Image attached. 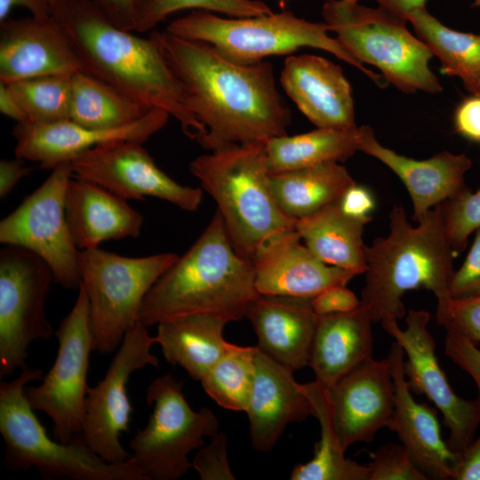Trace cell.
Masks as SVG:
<instances>
[{
  "instance_id": "74e56055",
  "label": "cell",
  "mask_w": 480,
  "mask_h": 480,
  "mask_svg": "<svg viewBox=\"0 0 480 480\" xmlns=\"http://www.w3.org/2000/svg\"><path fill=\"white\" fill-rule=\"evenodd\" d=\"M445 235L454 255L462 252L468 236L480 227V190L468 188L440 204Z\"/></svg>"
},
{
  "instance_id": "60d3db41",
  "label": "cell",
  "mask_w": 480,
  "mask_h": 480,
  "mask_svg": "<svg viewBox=\"0 0 480 480\" xmlns=\"http://www.w3.org/2000/svg\"><path fill=\"white\" fill-rule=\"evenodd\" d=\"M228 440L225 434L216 433L211 442L201 446L191 461V467L202 480H234L235 476L228 464L227 452Z\"/></svg>"
},
{
  "instance_id": "836d02e7",
  "label": "cell",
  "mask_w": 480,
  "mask_h": 480,
  "mask_svg": "<svg viewBox=\"0 0 480 480\" xmlns=\"http://www.w3.org/2000/svg\"><path fill=\"white\" fill-rule=\"evenodd\" d=\"M70 81V120L79 125L98 130L120 128L153 109L84 71L73 73Z\"/></svg>"
},
{
  "instance_id": "ee69618b",
  "label": "cell",
  "mask_w": 480,
  "mask_h": 480,
  "mask_svg": "<svg viewBox=\"0 0 480 480\" xmlns=\"http://www.w3.org/2000/svg\"><path fill=\"white\" fill-rule=\"evenodd\" d=\"M311 304L318 316H324L352 311L359 306L360 300L346 285H335L312 298Z\"/></svg>"
},
{
  "instance_id": "6da1fadb",
  "label": "cell",
  "mask_w": 480,
  "mask_h": 480,
  "mask_svg": "<svg viewBox=\"0 0 480 480\" xmlns=\"http://www.w3.org/2000/svg\"><path fill=\"white\" fill-rule=\"evenodd\" d=\"M164 60L183 86L188 107L207 132L196 141L218 151L287 135L290 108L280 95L273 66L239 65L211 44L156 31Z\"/></svg>"
},
{
  "instance_id": "b9f144b4",
  "label": "cell",
  "mask_w": 480,
  "mask_h": 480,
  "mask_svg": "<svg viewBox=\"0 0 480 480\" xmlns=\"http://www.w3.org/2000/svg\"><path fill=\"white\" fill-rule=\"evenodd\" d=\"M464 262L454 271L450 293L453 298H465L480 294V227Z\"/></svg>"
},
{
  "instance_id": "8d00e7d4",
  "label": "cell",
  "mask_w": 480,
  "mask_h": 480,
  "mask_svg": "<svg viewBox=\"0 0 480 480\" xmlns=\"http://www.w3.org/2000/svg\"><path fill=\"white\" fill-rule=\"evenodd\" d=\"M185 9L216 12L233 18L272 13L260 0H141L138 6L135 31L151 30L170 14Z\"/></svg>"
},
{
  "instance_id": "c3c4849f",
  "label": "cell",
  "mask_w": 480,
  "mask_h": 480,
  "mask_svg": "<svg viewBox=\"0 0 480 480\" xmlns=\"http://www.w3.org/2000/svg\"><path fill=\"white\" fill-rule=\"evenodd\" d=\"M452 480H480V436L460 453Z\"/></svg>"
},
{
  "instance_id": "ba28073f",
  "label": "cell",
  "mask_w": 480,
  "mask_h": 480,
  "mask_svg": "<svg viewBox=\"0 0 480 480\" xmlns=\"http://www.w3.org/2000/svg\"><path fill=\"white\" fill-rule=\"evenodd\" d=\"M356 0H326L322 15L336 39L356 60L378 68L388 83L406 93L440 92L430 70L428 46L406 27V20L378 6Z\"/></svg>"
},
{
  "instance_id": "3957f363",
  "label": "cell",
  "mask_w": 480,
  "mask_h": 480,
  "mask_svg": "<svg viewBox=\"0 0 480 480\" xmlns=\"http://www.w3.org/2000/svg\"><path fill=\"white\" fill-rule=\"evenodd\" d=\"M258 295L253 264L236 252L217 210L192 246L148 292L139 322L150 327L193 314L240 321Z\"/></svg>"
},
{
  "instance_id": "e0dca14e",
  "label": "cell",
  "mask_w": 480,
  "mask_h": 480,
  "mask_svg": "<svg viewBox=\"0 0 480 480\" xmlns=\"http://www.w3.org/2000/svg\"><path fill=\"white\" fill-rule=\"evenodd\" d=\"M335 429L344 451L371 443L388 428L395 409V385L388 358L364 360L328 388Z\"/></svg>"
},
{
  "instance_id": "44dd1931",
  "label": "cell",
  "mask_w": 480,
  "mask_h": 480,
  "mask_svg": "<svg viewBox=\"0 0 480 480\" xmlns=\"http://www.w3.org/2000/svg\"><path fill=\"white\" fill-rule=\"evenodd\" d=\"M387 358L395 385V409L388 428L396 433L428 479L452 480L460 454L442 438L436 409L413 398L404 372V351L396 340Z\"/></svg>"
},
{
  "instance_id": "8fae6325",
  "label": "cell",
  "mask_w": 480,
  "mask_h": 480,
  "mask_svg": "<svg viewBox=\"0 0 480 480\" xmlns=\"http://www.w3.org/2000/svg\"><path fill=\"white\" fill-rule=\"evenodd\" d=\"M54 281L48 263L18 245L0 251V378L26 364L28 346L49 340L52 328L46 300Z\"/></svg>"
},
{
  "instance_id": "4316f807",
  "label": "cell",
  "mask_w": 480,
  "mask_h": 480,
  "mask_svg": "<svg viewBox=\"0 0 480 480\" xmlns=\"http://www.w3.org/2000/svg\"><path fill=\"white\" fill-rule=\"evenodd\" d=\"M372 319L361 305L349 312L318 316L308 366L327 388L372 357Z\"/></svg>"
},
{
  "instance_id": "8992f818",
  "label": "cell",
  "mask_w": 480,
  "mask_h": 480,
  "mask_svg": "<svg viewBox=\"0 0 480 480\" xmlns=\"http://www.w3.org/2000/svg\"><path fill=\"white\" fill-rule=\"evenodd\" d=\"M42 379L41 369L25 365L17 378L0 384V433L8 469L35 467L44 479L52 480H147L131 458L109 463L84 437L70 443L51 439L24 393L28 382Z\"/></svg>"
},
{
  "instance_id": "1f68e13d",
  "label": "cell",
  "mask_w": 480,
  "mask_h": 480,
  "mask_svg": "<svg viewBox=\"0 0 480 480\" xmlns=\"http://www.w3.org/2000/svg\"><path fill=\"white\" fill-rule=\"evenodd\" d=\"M359 127L352 130L317 128L267 140L269 174L299 170L326 162H344L358 151Z\"/></svg>"
},
{
  "instance_id": "2e32d148",
  "label": "cell",
  "mask_w": 480,
  "mask_h": 480,
  "mask_svg": "<svg viewBox=\"0 0 480 480\" xmlns=\"http://www.w3.org/2000/svg\"><path fill=\"white\" fill-rule=\"evenodd\" d=\"M142 144L126 140L99 144L71 160L73 177L97 183L127 201L153 196L187 212L196 211L203 189L171 179Z\"/></svg>"
},
{
  "instance_id": "603a6c76",
  "label": "cell",
  "mask_w": 480,
  "mask_h": 480,
  "mask_svg": "<svg viewBox=\"0 0 480 480\" xmlns=\"http://www.w3.org/2000/svg\"><path fill=\"white\" fill-rule=\"evenodd\" d=\"M292 372L257 347L254 379L245 411L252 447L257 451L270 452L289 423L303 421L314 414L310 400Z\"/></svg>"
},
{
  "instance_id": "ffe728a7",
  "label": "cell",
  "mask_w": 480,
  "mask_h": 480,
  "mask_svg": "<svg viewBox=\"0 0 480 480\" xmlns=\"http://www.w3.org/2000/svg\"><path fill=\"white\" fill-rule=\"evenodd\" d=\"M255 287L260 294L312 299L335 285H347L352 271L328 265L290 230L265 242L252 259Z\"/></svg>"
},
{
  "instance_id": "f546056e",
  "label": "cell",
  "mask_w": 480,
  "mask_h": 480,
  "mask_svg": "<svg viewBox=\"0 0 480 480\" xmlns=\"http://www.w3.org/2000/svg\"><path fill=\"white\" fill-rule=\"evenodd\" d=\"M269 184L282 211L297 220L339 201L356 181L345 166L326 162L269 174Z\"/></svg>"
},
{
  "instance_id": "9a60e30c",
  "label": "cell",
  "mask_w": 480,
  "mask_h": 480,
  "mask_svg": "<svg viewBox=\"0 0 480 480\" xmlns=\"http://www.w3.org/2000/svg\"><path fill=\"white\" fill-rule=\"evenodd\" d=\"M429 320L428 311L409 310L404 330L396 319L384 320L381 324L404 351V372L411 391L425 395L442 412L450 430L447 444L460 454L474 440L480 424V406L476 400L458 396L451 388L436 358V342L428 329Z\"/></svg>"
},
{
  "instance_id": "4fadbf2b",
  "label": "cell",
  "mask_w": 480,
  "mask_h": 480,
  "mask_svg": "<svg viewBox=\"0 0 480 480\" xmlns=\"http://www.w3.org/2000/svg\"><path fill=\"white\" fill-rule=\"evenodd\" d=\"M72 177L71 161L55 166L44 183L0 221V243L36 253L50 266L54 282L67 289H78L80 250L71 236L65 211Z\"/></svg>"
},
{
  "instance_id": "277c9868",
  "label": "cell",
  "mask_w": 480,
  "mask_h": 480,
  "mask_svg": "<svg viewBox=\"0 0 480 480\" xmlns=\"http://www.w3.org/2000/svg\"><path fill=\"white\" fill-rule=\"evenodd\" d=\"M417 223L412 226L404 209L394 205L388 235L365 247L367 269L360 304L372 322L403 319L406 310L402 298L412 290L433 292L437 308L452 298L455 255L446 238L440 204Z\"/></svg>"
},
{
  "instance_id": "7402d4cb",
  "label": "cell",
  "mask_w": 480,
  "mask_h": 480,
  "mask_svg": "<svg viewBox=\"0 0 480 480\" xmlns=\"http://www.w3.org/2000/svg\"><path fill=\"white\" fill-rule=\"evenodd\" d=\"M280 82L287 95L317 128H356L351 87L340 66L316 55L289 56Z\"/></svg>"
},
{
  "instance_id": "ab89813d",
  "label": "cell",
  "mask_w": 480,
  "mask_h": 480,
  "mask_svg": "<svg viewBox=\"0 0 480 480\" xmlns=\"http://www.w3.org/2000/svg\"><path fill=\"white\" fill-rule=\"evenodd\" d=\"M436 320L446 331H453L480 344V294L452 297L445 306L437 308Z\"/></svg>"
},
{
  "instance_id": "681fc988",
  "label": "cell",
  "mask_w": 480,
  "mask_h": 480,
  "mask_svg": "<svg viewBox=\"0 0 480 480\" xmlns=\"http://www.w3.org/2000/svg\"><path fill=\"white\" fill-rule=\"evenodd\" d=\"M24 160L3 159L0 162V197L5 198L14 188L17 183L25 176L28 175L34 167L26 166Z\"/></svg>"
},
{
  "instance_id": "db71d44e",
  "label": "cell",
  "mask_w": 480,
  "mask_h": 480,
  "mask_svg": "<svg viewBox=\"0 0 480 480\" xmlns=\"http://www.w3.org/2000/svg\"><path fill=\"white\" fill-rule=\"evenodd\" d=\"M473 6H476V7L480 6V0H475L473 3Z\"/></svg>"
},
{
  "instance_id": "f5cc1de1",
  "label": "cell",
  "mask_w": 480,
  "mask_h": 480,
  "mask_svg": "<svg viewBox=\"0 0 480 480\" xmlns=\"http://www.w3.org/2000/svg\"><path fill=\"white\" fill-rule=\"evenodd\" d=\"M359 1V0H356ZM379 6L406 20L415 10L425 7L427 0H375ZM407 21V20H406Z\"/></svg>"
},
{
  "instance_id": "5bb4252c",
  "label": "cell",
  "mask_w": 480,
  "mask_h": 480,
  "mask_svg": "<svg viewBox=\"0 0 480 480\" xmlns=\"http://www.w3.org/2000/svg\"><path fill=\"white\" fill-rule=\"evenodd\" d=\"M154 343L155 337L138 321L126 332L105 377L87 388L83 437L93 452L109 463H122L131 456L120 443L132 412L127 384L134 372L158 365L157 357L150 352Z\"/></svg>"
},
{
  "instance_id": "7c38bea8",
  "label": "cell",
  "mask_w": 480,
  "mask_h": 480,
  "mask_svg": "<svg viewBox=\"0 0 480 480\" xmlns=\"http://www.w3.org/2000/svg\"><path fill=\"white\" fill-rule=\"evenodd\" d=\"M54 334L59 348L53 365L39 386L26 387L24 393L34 410L50 417L54 438L70 443L83 437L86 378L93 350L89 300L82 283L72 309Z\"/></svg>"
},
{
  "instance_id": "d4e9b609",
  "label": "cell",
  "mask_w": 480,
  "mask_h": 480,
  "mask_svg": "<svg viewBox=\"0 0 480 480\" xmlns=\"http://www.w3.org/2000/svg\"><path fill=\"white\" fill-rule=\"evenodd\" d=\"M245 317L258 338V348L292 372L308 365L318 319L311 299L260 294L249 305Z\"/></svg>"
},
{
  "instance_id": "4dcf8cb0",
  "label": "cell",
  "mask_w": 480,
  "mask_h": 480,
  "mask_svg": "<svg viewBox=\"0 0 480 480\" xmlns=\"http://www.w3.org/2000/svg\"><path fill=\"white\" fill-rule=\"evenodd\" d=\"M310 400L314 414L320 424V440L315 445L312 460L297 464L292 480H370L369 466L361 465L345 457L339 440L328 395V388L317 380L300 384Z\"/></svg>"
},
{
  "instance_id": "5b68a950",
  "label": "cell",
  "mask_w": 480,
  "mask_h": 480,
  "mask_svg": "<svg viewBox=\"0 0 480 480\" xmlns=\"http://www.w3.org/2000/svg\"><path fill=\"white\" fill-rule=\"evenodd\" d=\"M266 142L234 144L199 156L188 165L216 202L234 250L251 261L265 242L295 225L272 193Z\"/></svg>"
},
{
  "instance_id": "7a4b0ae2",
  "label": "cell",
  "mask_w": 480,
  "mask_h": 480,
  "mask_svg": "<svg viewBox=\"0 0 480 480\" xmlns=\"http://www.w3.org/2000/svg\"><path fill=\"white\" fill-rule=\"evenodd\" d=\"M52 16L72 43L83 71L140 103L165 110L192 140L207 132L188 108L156 31L143 38L121 29L91 0H52Z\"/></svg>"
},
{
  "instance_id": "9c48e42d",
  "label": "cell",
  "mask_w": 480,
  "mask_h": 480,
  "mask_svg": "<svg viewBox=\"0 0 480 480\" xmlns=\"http://www.w3.org/2000/svg\"><path fill=\"white\" fill-rule=\"evenodd\" d=\"M179 255L126 257L102 249L79 252V268L90 307L92 349L113 352L139 321L141 302Z\"/></svg>"
},
{
  "instance_id": "30bf717a",
  "label": "cell",
  "mask_w": 480,
  "mask_h": 480,
  "mask_svg": "<svg viewBox=\"0 0 480 480\" xmlns=\"http://www.w3.org/2000/svg\"><path fill=\"white\" fill-rule=\"evenodd\" d=\"M146 401L152 413L131 439L130 458L147 480H176L192 468L188 454L204 444L205 436L219 432L218 419L209 408L194 411L185 398L183 382L172 374L150 382Z\"/></svg>"
},
{
  "instance_id": "f907efd6",
  "label": "cell",
  "mask_w": 480,
  "mask_h": 480,
  "mask_svg": "<svg viewBox=\"0 0 480 480\" xmlns=\"http://www.w3.org/2000/svg\"><path fill=\"white\" fill-rule=\"evenodd\" d=\"M52 0H0V22L8 19L14 6L26 7L35 17L52 15Z\"/></svg>"
},
{
  "instance_id": "f35d334b",
  "label": "cell",
  "mask_w": 480,
  "mask_h": 480,
  "mask_svg": "<svg viewBox=\"0 0 480 480\" xmlns=\"http://www.w3.org/2000/svg\"><path fill=\"white\" fill-rule=\"evenodd\" d=\"M370 459V480H428L403 444L380 446Z\"/></svg>"
},
{
  "instance_id": "83f0119b",
  "label": "cell",
  "mask_w": 480,
  "mask_h": 480,
  "mask_svg": "<svg viewBox=\"0 0 480 480\" xmlns=\"http://www.w3.org/2000/svg\"><path fill=\"white\" fill-rule=\"evenodd\" d=\"M227 324L209 314L183 316L159 323L155 341L169 364L200 381L233 345L223 337Z\"/></svg>"
},
{
  "instance_id": "d590c367",
  "label": "cell",
  "mask_w": 480,
  "mask_h": 480,
  "mask_svg": "<svg viewBox=\"0 0 480 480\" xmlns=\"http://www.w3.org/2000/svg\"><path fill=\"white\" fill-rule=\"evenodd\" d=\"M70 79L71 75H49L7 86L26 116L25 123L50 124L70 120Z\"/></svg>"
},
{
  "instance_id": "484cf974",
  "label": "cell",
  "mask_w": 480,
  "mask_h": 480,
  "mask_svg": "<svg viewBox=\"0 0 480 480\" xmlns=\"http://www.w3.org/2000/svg\"><path fill=\"white\" fill-rule=\"evenodd\" d=\"M65 211L71 236L80 251L98 248L108 240L137 237L144 221L127 200L76 177L67 188Z\"/></svg>"
},
{
  "instance_id": "52a82bcc",
  "label": "cell",
  "mask_w": 480,
  "mask_h": 480,
  "mask_svg": "<svg viewBox=\"0 0 480 480\" xmlns=\"http://www.w3.org/2000/svg\"><path fill=\"white\" fill-rule=\"evenodd\" d=\"M166 30L183 39L205 42L226 60L239 65L255 64L265 57L292 53L302 47L321 49L358 68L378 86L388 84L331 37L326 23L311 22L290 12L220 18L211 12L196 10L172 20Z\"/></svg>"
},
{
  "instance_id": "7dc6e473",
  "label": "cell",
  "mask_w": 480,
  "mask_h": 480,
  "mask_svg": "<svg viewBox=\"0 0 480 480\" xmlns=\"http://www.w3.org/2000/svg\"><path fill=\"white\" fill-rule=\"evenodd\" d=\"M340 204L347 214L360 219L371 218L370 213L375 206L370 191L356 183L346 190Z\"/></svg>"
},
{
  "instance_id": "d6986e66",
  "label": "cell",
  "mask_w": 480,
  "mask_h": 480,
  "mask_svg": "<svg viewBox=\"0 0 480 480\" xmlns=\"http://www.w3.org/2000/svg\"><path fill=\"white\" fill-rule=\"evenodd\" d=\"M170 116L165 110L156 108L133 124L106 130L87 128L71 120L17 123L12 132L16 142L14 152L17 158L36 162L41 168L52 170L104 142L126 140L144 143L166 124Z\"/></svg>"
},
{
  "instance_id": "d6a6232c",
  "label": "cell",
  "mask_w": 480,
  "mask_h": 480,
  "mask_svg": "<svg viewBox=\"0 0 480 480\" xmlns=\"http://www.w3.org/2000/svg\"><path fill=\"white\" fill-rule=\"evenodd\" d=\"M406 20L439 59L442 71L459 77L471 94H480V34L460 32L444 26L426 6L410 13Z\"/></svg>"
},
{
  "instance_id": "cb8c5ba5",
  "label": "cell",
  "mask_w": 480,
  "mask_h": 480,
  "mask_svg": "<svg viewBox=\"0 0 480 480\" xmlns=\"http://www.w3.org/2000/svg\"><path fill=\"white\" fill-rule=\"evenodd\" d=\"M358 151L377 158L400 178L411 196L412 219L415 222L420 221L428 210L467 188L464 177L472 165L465 154L448 151L425 160L399 155L382 146L368 125L359 127Z\"/></svg>"
},
{
  "instance_id": "816d5d0a",
  "label": "cell",
  "mask_w": 480,
  "mask_h": 480,
  "mask_svg": "<svg viewBox=\"0 0 480 480\" xmlns=\"http://www.w3.org/2000/svg\"><path fill=\"white\" fill-rule=\"evenodd\" d=\"M0 111L17 123L27 121L23 110L11 93L7 84L2 82H0Z\"/></svg>"
},
{
  "instance_id": "f1b7e54d",
  "label": "cell",
  "mask_w": 480,
  "mask_h": 480,
  "mask_svg": "<svg viewBox=\"0 0 480 480\" xmlns=\"http://www.w3.org/2000/svg\"><path fill=\"white\" fill-rule=\"evenodd\" d=\"M371 218L347 214L340 200L316 213L295 220L294 229L309 251L323 262L356 275L367 269L363 236Z\"/></svg>"
},
{
  "instance_id": "f6af8a7d",
  "label": "cell",
  "mask_w": 480,
  "mask_h": 480,
  "mask_svg": "<svg viewBox=\"0 0 480 480\" xmlns=\"http://www.w3.org/2000/svg\"><path fill=\"white\" fill-rule=\"evenodd\" d=\"M454 126L463 137L480 142V94H472L458 106Z\"/></svg>"
},
{
  "instance_id": "7bdbcfd3",
  "label": "cell",
  "mask_w": 480,
  "mask_h": 480,
  "mask_svg": "<svg viewBox=\"0 0 480 480\" xmlns=\"http://www.w3.org/2000/svg\"><path fill=\"white\" fill-rule=\"evenodd\" d=\"M444 353L475 380L480 406V349L476 344L453 331H447L444 340Z\"/></svg>"
},
{
  "instance_id": "bcb514c9",
  "label": "cell",
  "mask_w": 480,
  "mask_h": 480,
  "mask_svg": "<svg viewBox=\"0 0 480 480\" xmlns=\"http://www.w3.org/2000/svg\"><path fill=\"white\" fill-rule=\"evenodd\" d=\"M121 29L135 31L136 16L141 0H91Z\"/></svg>"
},
{
  "instance_id": "ac0fdd59",
  "label": "cell",
  "mask_w": 480,
  "mask_h": 480,
  "mask_svg": "<svg viewBox=\"0 0 480 480\" xmlns=\"http://www.w3.org/2000/svg\"><path fill=\"white\" fill-rule=\"evenodd\" d=\"M0 24V82L83 71L72 43L52 15Z\"/></svg>"
},
{
  "instance_id": "e575fe53",
  "label": "cell",
  "mask_w": 480,
  "mask_h": 480,
  "mask_svg": "<svg viewBox=\"0 0 480 480\" xmlns=\"http://www.w3.org/2000/svg\"><path fill=\"white\" fill-rule=\"evenodd\" d=\"M257 346L233 344L200 380L207 395L220 406L232 411L247 410L255 372Z\"/></svg>"
}]
</instances>
